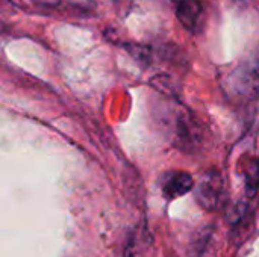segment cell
<instances>
[{"label": "cell", "mask_w": 259, "mask_h": 257, "mask_svg": "<svg viewBox=\"0 0 259 257\" xmlns=\"http://www.w3.org/2000/svg\"><path fill=\"white\" fill-rule=\"evenodd\" d=\"M165 121L170 139L178 148L184 151H193L200 145V129L188 109L176 105L171 117H167Z\"/></svg>", "instance_id": "obj_1"}, {"label": "cell", "mask_w": 259, "mask_h": 257, "mask_svg": "<svg viewBox=\"0 0 259 257\" xmlns=\"http://www.w3.org/2000/svg\"><path fill=\"white\" fill-rule=\"evenodd\" d=\"M228 89L241 98H255L259 95V58L237 67L226 80Z\"/></svg>", "instance_id": "obj_2"}, {"label": "cell", "mask_w": 259, "mask_h": 257, "mask_svg": "<svg viewBox=\"0 0 259 257\" xmlns=\"http://www.w3.org/2000/svg\"><path fill=\"white\" fill-rule=\"evenodd\" d=\"M194 194L197 203L208 212H212L219 208L222 194H223V177L222 174L211 168L206 170L199 182L194 185Z\"/></svg>", "instance_id": "obj_3"}, {"label": "cell", "mask_w": 259, "mask_h": 257, "mask_svg": "<svg viewBox=\"0 0 259 257\" xmlns=\"http://www.w3.org/2000/svg\"><path fill=\"white\" fill-rule=\"evenodd\" d=\"M175 12L179 23L193 35L203 30L205 26V8L202 0H176Z\"/></svg>", "instance_id": "obj_4"}, {"label": "cell", "mask_w": 259, "mask_h": 257, "mask_svg": "<svg viewBox=\"0 0 259 257\" xmlns=\"http://www.w3.org/2000/svg\"><path fill=\"white\" fill-rule=\"evenodd\" d=\"M161 192L167 200L184 197L194 188V180L187 171H168L159 180Z\"/></svg>", "instance_id": "obj_5"}, {"label": "cell", "mask_w": 259, "mask_h": 257, "mask_svg": "<svg viewBox=\"0 0 259 257\" xmlns=\"http://www.w3.org/2000/svg\"><path fill=\"white\" fill-rule=\"evenodd\" d=\"M259 186V164L258 162H253L250 164V167L247 168V173H246V188H247V194L250 197L255 195L256 189Z\"/></svg>", "instance_id": "obj_6"}, {"label": "cell", "mask_w": 259, "mask_h": 257, "mask_svg": "<svg viewBox=\"0 0 259 257\" xmlns=\"http://www.w3.org/2000/svg\"><path fill=\"white\" fill-rule=\"evenodd\" d=\"M124 48L140 62H149L150 61V50L147 47H143L138 44H124Z\"/></svg>", "instance_id": "obj_7"}, {"label": "cell", "mask_w": 259, "mask_h": 257, "mask_svg": "<svg viewBox=\"0 0 259 257\" xmlns=\"http://www.w3.org/2000/svg\"><path fill=\"white\" fill-rule=\"evenodd\" d=\"M249 2H250V0H232V3L237 5V6H246Z\"/></svg>", "instance_id": "obj_8"}, {"label": "cell", "mask_w": 259, "mask_h": 257, "mask_svg": "<svg viewBox=\"0 0 259 257\" xmlns=\"http://www.w3.org/2000/svg\"><path fill=\"white\" fill-rule=\"evenodd\" d=\"M171 2H173V3H175V2H176V0H171Z\"/></svg>", "instance_id": "obj_9"}]
</instances>
